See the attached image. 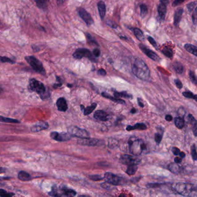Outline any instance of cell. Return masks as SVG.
<instances>
[{
  "mask_svg": "<svg viewBox=\"0 0 197 197\" xmlns=\"http://www.w3.org/2000/svg\"><path fill=\"white\" fill-rule=\"evenodd\" d=\"M120 38L122 39V40H127V38L126 37H125V36H120Z\"/></svg>",
  "mask_w": 197,
  "mask_h": 197,
  "instance_id": "cell-61",
  "label": "cell"
},
{
  "mask_svg": "<svg viewBox=\"0 0 197 197\" xmlns=\"http://www.w3.org/2000/svg\"><path fill=\"white\" fill-rule=\"evenodd\" d=\"M196 146H195V145L194 144L192 145L191 148V156H192V158H193V160L194 161H196L197 159V151H196Z\"/></svg>",
  "mask_w": 197,
  "mask_h": 197,
  "instance_id": "cell-37",
  "label": "cell"
},
{
  "mask_svg": "<svg viewBox=\"0 0 197 197\" xmlns=\"http://www.w3.org/2000/svg\"><path fill=\"white\" fill-rule=\"evenodd\" d=\"M0 122L2 123H19L20 121L14 119H10L8 117H5L1 116H0Z\"/></svg>",
  "mask_w": 197,
  "mask_h": 197,
  "instance_id": "cell-34",
  "label": "cell"
},
{
  "mask_svg": "<svg viewBox=\"0 0 197 197\" xmlns=\"http://www.w3.org/2000/svg\"><path fill=\"white\" fill-rule=\"evenodd\" d=\"M174 68L175 71L179 74L182 73V72L183 71V66L181 63L179 62H175L174 64Z\"/></svg>",
  "mask_w": 197,
  "mask_h": 197,
  "instance_id": "cell-31",
  "label": "cell"
},
{
  "mask_svg": "<svg viewBox=\"0 0 197 197\" xmlns=\"http://www.w3.org/2000/svg\"><path fill=\"white\" fill-rule=\"evenodd\" d=\"M104 179L109 184L114 185H120L123 182V178L110 172H107L104 175Z\"/></svg>",
  "mask_w": 197,
  "mask_h": 197,
  "instance_id": "cell-9",
  "label": "cell"
},
{
  "mask_svg": "<svg viewBox=\"0 0 197 197\" xmlns=\"http://www.w3.org/2000/svg\"><path fill=\"white\" fill-rule=\"evenodd\" d=\"M3 89L0 86V94H2V92H3Z\"/></svg>",
  "mask_w": 197,
  "mask_h": 197,
  "instance_id": "cell-60",
  "label": "cell"
},
{
  "mask_svg": "<svg viewBox=\"0 0 197 197\" xmlns=\"http://www.w3.org/2000/svg\"><path fill=\"white\" fill-rule=\"evenodd\" d=\"M136 112V110L135 108H132V109L131 110V113H132V114L135 113Z\"/></svg>",
  "mask_w": 197,
  "mask_h": 197,
  "instance_id": "cell-59",
  "label": "cell"
},
{
  "mask_svg": "<svg viewBox=\"0 0 197 197\" xmlns=\"http://www.w3.org/2000/svg\"><path fill=\"white\" fill-rule=\"evenodd\" d=\"M166 121H170L172 120V119H173V117H172V116L171 115H166Z\"/></svg>",
  "mask_w": 197,
  "mask_h": 197,
  "instance_id": "cell-53",
  "label": "cell"
},
{
  "mask_svg": "<svg viewBox=\"0 0 197 197\" xmlns=\"http://www.w3.org/2000/svg\"><path fill=\"white\" fill-rule=\"evenodd\" d=\"M182 161V158H180V157H177L175 158V162L176 163H178L179 164V163H180Z\"/></svg>",
  "mask_w": 197,
  "mask_h": 197,
  "instance_id": "cell-54",
  "label": "cell"
},
{
  "mask_svg": "<svg viewBox=\"0 0 197 197\" xmlns=\"http://www.w3.org/2000/svg\"><path fill=\"white\" fill-rule=\"evenodd\" d=\"M197 8L195 7V9L194 10V12H193V15H192V20H193V22L195 25L197 24Z\"/></svg>",
  "mask_w": 197,
  "mask_h": 197,
  "instance_id": "cell-44",
  "label": "cell"
},
{
  "mask_svg": "<svg viewBox=\"0 0 197 197\" xmlns=\"http://www.w3.org/2000/svg\"><path fill=\"white\" fill-rule=\"evenodd\" d=\"M140 158L136 156H130L127 154L122 155L120 157L121 162L125 165H138L140 162Z\"/></svg>",
  "mask_w": 197,
  "mask_h": 197,
  "instance_id": "cell-7",
  "label": "cell"
},
{
  "mask_svg": "<svg viewBox=\"0 0 197 197\" xmlns=\"http://www.w3.org/2000/svg\"><path fill=\"white\" fill-rule=\"evenodd\" d=\"M179 155L180 156V158H184V157H185V156H186L185 153L183 152L180 153Z\"/></svg>",
  "mask_w": 197,
  "mask_h": 197,
  "instance_id": "cell-58",
  "label": "cell"
},
{
  "mask_svg": "<svg viewBox=\"0 0 197 197\" xmlns=\"http://www.w3.org/2000/svg\"><path fill=\"white\" fill-rule=\"evenodd\" d=\"M196 5H197L196 2H191V3L188 4L187 5V9L189 10V12H191L193 11L194 9L196 7Z\"/></svg>",
  "mask_w": 197,
  "mask_h": 197,
  "instance_id": "cell-43",
  "label": "cell"
},
{
  "mask_svg": "<svg viewBox=\"0 0 197 197\" xmlns=\"http://www.w3.org/2000/svg\"><path fill=\"white\" fill-rule=\"evenodd\" d=\"M185 0H175V1L173 2L172 4V6H177L178 5L182 4V2H183Z\"/></svg>",
  "mask_w": 197,
  "mask_h": 197,
  "instance_id": "cell-50",
  "label": "cell"
},
{
  "mask_svg": "<svg viewBox=\"0 0 197 197\" xmlns=\"http://www.w3.org/2000/svg\"><path fill=\"white\" fill-rule=\"evenodd\" d=\"M58 191L60 197H61V196L74 197L76 195L75 191L72 190L71 188L65 187H63L58 188Z\"/></svg>",
  "mask_w": 197,
  "mask_h": 197,
  "instance_id": "cell-16",
  "label": "cell"
},
{
  "mask_svg": "<svg viewBox=\"0 0 197 197\" xmlns=\"http://www.w3.org/2000/svg\"><path fill=\"white\" fill-rule=\"evenodd\" d=\"M14 195H15V194H14V193H8L6 191H5V190H3V189H0V196H1V197H10L14 196Z\"/></svg>",
  "mask_w": 197,
  "mask_h": 197,
  "instance_id": "cell-38",
  "label": "cell"
},
{
  "mask_svg": "<svg viewBox=\"0 0 197 197\" xmlns=\"http://www.w3.org/2000/svg\"><path fill=\"white\" fill-rule=\"evenodd\" d=\"M146 128H147V127L144 123H136V124H135L133 126L128 125L126 128V130L127 131H131V130H146Z\"/></svg>",
  "mask_w": 197,
  "mask_h": 197,
  "instance_id": "cell-22",
  "label": "cell"
},
{
  "mask_svg": "<svg viewBox=\"0 0 197 197\" xmlns=\"http://www.w3.org/2000/svg\"><path fill=\"white\" fill-rule=\"evenodd\" d=\"M18 178L22 181H28L31 180L32 177L28 173L25 171H20L18 174Z\"/></svg>",
  "mask_w": 197,
  "mask_h": 197,
  "instance_id": "cell-23",
  "label": "cell"
},
{
  "mask_svg": "<svg viewBox=\"0 0 197 197\" xmlns=\"http://www.w3.org/2000/svg\"><path fill=\"white\" fill-rule=\"evenodd\" d=\"M78 143L82 145H85V146H98L100 143V140L97 139H94V138H84L78 141Z\"/></svg>",
  "mask_w": 197,
  "mask_h": 197,
  "instance_id": "cell-14",
  "label": "cell"
},
{
  "mask_svg": "<svg viewBox=\"0 0 197 197\" xmlns=\"http://www.w3.org/2000/svg\"><path fill=\"white\" fill-rule=\"evenodd\" d=\"M188 121L189 123L193 126L197 125V121L195 119V118L191 115H188Z\"/></svg>",
  "mask_w": 197,
  "mask_h": 197,
  "instance_id": "cell-39",
  "label": "cell"
},
{
  "mask_svg": "<svg viewBox=\"0 0 197 197\" xmlns=\"http://www.w3.org/2000/svg\"><path fill=\"white\" fill-rule=\"evenodd\" d=\"M79 14L81 18L84 20L87 26H91L94 23V20L91 15H90L85 9H81L79 10Z\"/></svg>",
  "mask_w": 197,
  "mask_h": 197,
  "instance_id": "cell-12",
  "label": "cell"
},
{
  "mask_svg": "<svg viewBox=\"0 0 197 197\" xmlns=\"http://www.w3.org/2000/svg\"><path fill=\"white\" fill-rule=\"evenodd\" d=\"M189 76H190V78L191 81L195 85H197V79H196V77H195L194 72L190 71V73H189Z\"/></svg>",
  "mask_w": 197,
  "mask_h": 197,
  "instance_id": "cell-41",
  "label": "cell"
},
{
  "mask_svg": "<svg viewBox=\"0 0 197 197\" xmlns=\"http://www.w3.org/2000/svg\"><path fill=\"white\" fill-rule=\"evenodd\" d=\"M175 124L176 127L179 129H182V128H183L184 126V120L183 118L182 117L175 118Z\"/></svg>",
  "mask_w": 197,
  "mask_h": 197,
  "instance_id": "cell-28",
  "label": "cell"
},
{
  "mask_svg": "<svg viewBox=\"0 0 197 197\" xmlns=\"http://www.w3.org/2000/svg\"><path fill=\"white\" fill-rule=\"evenodd\" d=\"M138 166L137 165H130L128 166L127 170H126V173L128 174V175H134L136 173V172L138 170Z\"/></svg>",
  "mask_w": 197,
  "mask_h": 197,
  "instance_id": "cell-30",
  "label": "cell"
},
{
  "mask_svg": "<svg viewBox=\"0 0 197 197\" xmlns=\"http://www.w3.org/2000/svg\"><path fill=\"white\" fill-rule=\"evenodd\" d=\"M98 8L100 18L102 20H103L106 14V6L103 1H99L98 3Z\"/></svg>",
  "mask_w": 197,
  "mask_h": 197,
  "instance_id": "cell-21",
  "label": "cell"
},
{
  "mask_svg": "<svg viewBox=\"0 0 197 197\" xmlns=\"http://www.w3.org/2000/svg\"><path fill=\"white\" fill-rule=\"evenodd\" d=\"M140 16L142 18H145L148 14V8L145 5H141L140 6Z\"/></svg>",
  "mask_w": 197,
  "mask_h": 197,
  "instance_id": "cell-36",
  "label": "cell"
},
{
  "mask_svg": "<svg viewBox=\"0 0 197 197\" xmlns=\"http://www.w3.org/2000/svg\"><path fill=\"white\" fill-rule=\"evenodd\" d=\"M183 95L187 98L194 99L196 101H197V95H194L193 93H191L190 91L183 92Z\"/></svg>",
  "mask_w": 197,
  "mask_h": 197,
  "instance_id": "cell-35",
  "label": "cell"
},
{
  "mask_svg": "<svg viewBox=\"0 0 197 197\" xmlns=\"http://www.w3.org/2000/svg\"><path fill=\"white\" fill-rule=\"evenodd\" d=\"M0 61L2 63H9L10 64H14L15 61L12 60L10 58L7 57H0Z\"/></svg>",
  "mask_w": 197,
  "mask_h": 197,
  "instance_id": "cell-40",
  "label": "cell"
},
{
  "mask_svg": "<svg viewBox=\"0 0 197 197\" xmlns=\"http://www.w3.org/2000/svg\"><path fill=\"white\" fill-rule=\"evenodd\" d=\"M6 171V168L0 167V174H2V173H4Z\"/></svg>",
  "mask_w": 197,
  "mask_h": 197,
  "instance_id": "cell-56",
  "label": "cell"
},
{
  "mask_svg": "<svg viewBox=\"0 0 197 197\" xmlns=\"http://www.w3.org/2000/svg\"><path fill=\"white\" fill-rule=\"evenodd\" d=\"M90 179L93 181H98L103 179V178L99 175H91L89 176Z\"/></svg>",
  "mask_w": 197,
  "mask_h": 197,
  "instance_id": "cell-42",
  "label": "cell"
},
{
  "mask_svg": "<svg viewBox=\"0 0 197 197\" xmlns=\"http://www.w3.org/2000/svg\"><path fill=\"white\" fill-rule=\"evenodd\" d=\"M162 52L167 57H169V58H172L173 57V55H174V53H173L172 50L170 49V48H168L166 46L164 47V48L162 50Z\"/></svg>",
  "mask_w": 197,
  "mask_h": 197,
  "instance_id": "cell-33",
  "label": "cell"
},
{
  "mask_svg": "<svg viewBox=\"0 0 197 197\" xmlns=\"http://www.w3.org/2000/svg\"><path fill=\"white\" fill-rule=\"evenodd\" d=\"M25 59L27 61V63H28L31 65V67L34 69V71H36V72L40 73L41 75H45L46 74L45 68H44L42 63H41L39 60H38L33 56H27L25 57Z\"/></svg>",
  "mask_w": 197,
  "mask_h": 197,
  "instance_id": "cell-5",
  "label": "cell"
},
{
  "mask_svg": "<svg viewBox=\"0 0 197 197\" xmlns=\"http://www.w3.org/2000/svg\"><path fill=\"white\" fill-rule=\"evenodd\" d=\"M172 153H174V154L175 155V156H178L179 153H180V149H179L178 148H176V147L172 148Z\"/></svg>",
  "mask_w": 197,
  "mask_h": 197,
  "instance_id": "cell-49",
  "label": "cell"
},
{
  "mask_svg": "<svg viewBox=\"0 0 197 197\" xmlns=\"http://www.w3.org/2000/svg\"><path fill=\"white\" fill-rule=\"evenodd\" d=\"M128 146L130 152L135 156L141 155L148 150L146 144L142 139L131 138L128 141Z\"/></svg>",
  "mask_w": 197,
  "mask_h": 197,
  "instance_id": "cell-3",
  "label": "cell"
},
{
  "mask_svg": "<svg viewBox=\"0 0 197 197\" xmlns=\"http://www.w3.org/2000/svg\"><path fill=\"white\" fill-rule=\"evenodd\" d=\"M168 4V0H161L158 6V13L160 19L164 20L166 12V5Z\"/></svg>",
  "mask_w": 197,
  "mask_h": 197,
  "instance_id": "cell-11",
  "label": "cell"
},
{
  "mask_svg": "<svg viewBox=\"0 0 197 197\" xmlns=\"http://www.w3.org/2000/svg\"><path fill=\"white\" fill-rule=\"evenodd\" d=\"M68 131L72 136H75L81 139L90 138L89 133L86 130L82 129L78 127H71L68 128Z\"/></svg>",
  "mask_w": 197,
  "mask_h": 197,
  "instance_id": "cell-6",
  "label": "cell"
},
{
  "mask_svg": "<svg viewBox=\"0 0 197 197\" xmlns=\"http://www.w3.org/2000/svg\"><path fill=\"white\" fill-rule=\"evenodd\" d=\"M64 1H65V0H57V3L58 5H60L63 4Z\"/></svg>",
  "mask_w": 197,
  "mask_h": 197,
  "instance_id": "cell-57",
  "label": "cell"
},
{
  "mask_svg": "<svg viewBox=\"0 0 197 197\" xmlns=\"http://www.w3.org/2000/svg\"><path fill=\"white\" fill-rule=\"evenodd\" d=\"M183 9L182 8L178 9L175 11L174 14V25L176 26H178L179 23L181 20L182 14H183Z\"/></svg>",
  "mask_w": 197,
  "mask_h": 197,
  "instance_id": "cell-20",
  "label": "cell"
},
{
  "mask_svg": "<svg viewBox=\"0 0 197 197\" xmlns=\"http://www.w3.org/2000/svg\"><path fill=\"white\" fill-rule=\"evenodd\" d=\"M148 40L149 41V42H150L156 49H157V44H156V40H154L153 38L152 37L149 36L148 38Z\"/></svg>",
  "mask_w": 197,
  "mask_h": 197,
  "instance_id": "cell-47",
  "label": "cell"
},
{
  "mask_svg": "<svg viewBox=\"0 0 197 197\" xmlns=\"http://www.w3.org/2000/svg\"><path fill=\"white\" fill-rule=\"evenodd\" d=\"M175 85L177 86V87L178 89H182L183 87V85L182 83V82H180L179 79H175Z\"/></svg>",
  "mask_w": 197,
  "mask_h": 197,
  "instance_id": "cell-48",
  "label": "cell"
},
{
  "mask_svg": "<svg viewBox=\"0 0 197 197\" xmlns=\"http://www.w3.org/2000/svg\"><path fill=\"white\" fill-rule=\"evenodd\" d=\"M37 6L40 9L45 10L47 8L49 0H34Z\"/></svg>",
  "mask_w": 197,
  "mask_h": 197,
  "instance_id": "cell-25",
  "label": "cell"
},
{
  "mask_svg": "<svg viewBox=\"0 0 197 197\" xmlns=\"http://www.w3.org/2000/svg\"><path fill=\"white\" fill-rule=\"evenodd\" d=\"M29 87L32 91L39 94L42 99H45L49 97V93L46 91L45 86L40 81H37L35 79H30Z\"/></svg>",
  "mask_w": 197,
  "mask_h": 197,
  "instance_id": "cell-4",
  "label": "cell"
},
{
  "mask_svg": "<svg viewBox=\"0 0 197 197\" xmlns=\"http://www.w3.org/2000/svg\"><path fill=\"white\" fill-rule=\"evenodd\" d=\"M114 97L118 98V97H124L125 98H132V96L131 94H128L126 91H122V92H116L115 91L114 93Z\"/></svg>",
  "mask_w": 197,
  "mask_h": 197,
  "instance_id": "cell-29",
  "label": "cell"
},
{
  "mask_svg": "<svg viewBox=\"0 0 197 197\" xmlns=\"http://www.w3.org/2000/svg\"><path fill=\"white\" fill-rule=\"evenodd\" d=\"M102 95L103 97H105L106 98L112 100V101H114L117 103H120V104H125V102L124 100H123L121 99L117 98L115 97H113L112 96H111L109 94H107V93L103 92L102 93Z\"/></svg>",
  "mask_w": 197,
  "mask_h": 197,
  "instance_id": "cell-24",
  "label": "cell"
},
{
  "mask_svg": "<svg viewBox=\"0 0 197 197\" xmlns=\"http://www.w3.org/2000/svg\"><path fill=\"white\" fill-rule=\"evenodd\" d=\"M139 48L142 50L144 53L147 55L149 58H151L153 60L155 61H158L160 60V58L157 54L153 52L152 50L148 49L145 46H144L142 44H140L139 45Z\"/></svg>",
  "mask_w": 197,
  "mask_h": 197,
  "instance_id": "cell-13",
  "label": "cell"
},
{
  "mask_svg": "<svg viewBox=\"0 0 197 197\" xmlns=\"http://www.w3.org/2000/svg\"><path fill=\"white\" fill-rule=\"evenodd\" d=\"M132 72L135 76L143 81H148L150 78V70L143 60L137 58L132 64Z\"/></svg>",
  "mask_w": 197,
  "mask_h": 197,
  "instance_id": "cell-1",
  "label": "cell"
},
{
  "mask_svg": "<svg viewBox=\"0 0 197 197\" xmlns=\"http://www.w3.org/2000/svg\"><path fill=\"white\" fill-rule=\"evenodd\" d=\"M73 57L76 59H81L83 57H87L90 60H94V58L92 56V54L91 53L89 50L83 48H80L76 50L75 53L73 54Z\"/></svg>",
  "mask_w": 197,
  "mask_h": 197,
  "instance_id": "cell-8",
  "label": "cell"
},
{
  "mask_svg": "<svg viewBox=\"0 0 197 197\" xmlns=\"http://www.w3.org/2000/svg\"><path fill=\"white\" fill-rule=\"evenodd\" d=\"M184 48L189 53L193 54L195 56H197V48L195 46L187 44L184 45Z\"/></svg>",
  "mask_w": 197,
  "mask_h": 197,
  "instance_id": "cell-26",
  "label": "cell"
},
{
  "mask_svg": "<svg viewBox=\"0 0 197 197\" xmlns=\"http://www.w3.org/2000/svg\"><path fill=\"white\" fill-rule=\"evenodd\" d=\"M81 109H82V110H83V109H85V107H84V106L83 105H81Z\"/></svg>",
  "mask_w": 197,
  "mask_h": 197,
  "instance_id": "cell-62",
  "label": "cell"
},
{
  "mask_svg": "<svg viewBox=\"0 0 197 197\" xmlns=\"http://www.w3.org/2000/svg\"><path fill=\"white\" fill-rule=\"evenodd\" d=\"M50 135L51 138L59 142L67 141L71 139L72 137L71 135L69 133H66V132L59 133L57 132H52L50 133Z\"/></svg>",
  "mask_w": 197,
  "mask_h": 197,
  "instance_id": "cell-10",
  "label": "cell"
},
{
  "mask_svg": "<svg viewBox=\"0 0 197 197\" xmlns=\"http://www.w3.org/2000/svg\"><path fill=\"white\" fill-rule=\"evenodd\" d=\"M98 74L101 76H105L107 75V72L103 69H100L98 71Z\"/></svg>",
  "mask_w": 197,
  "mask_h": 197,
  "instance_id": "cell-51",
  "label": "cell"
},
{
  "mask_svg": "<svg viewBox=\"0 0 197 197\" xmlns=\"http://www.w3.org/2000/svg\"><path fill=\"white\" fill-rule=\"evenodd\" d=\"M138 105H139V106L140 107H144V105H143V103L142 102V101H141L139 98H138Z\"/></svg>",
  "mask_w": 197,
  "mask_h": 197,
  "instance_id": "cell-55",
  "label": "cell"
},
{
  "mask_svg": "<svg viewBox=\"0 0 197 197\" xmlns=\"http://www.w3.org/2000/svg\"><path fill=\"white\" fill-rule=\"evenodd\" d=\"M56 105L59 111L65 112L68 109V105L65 99L64 98H60L56 102Z\"/></svg>",
  "mask_w": 197,
  "mask_h": 197,
  "instance_id": "cell-18",
  "label": "cell"
},
{
  "mask_svg": "<svg viewBox=\"0 0 197 197\" xmlns=\"http://www.w3.org/2000/svg\"><path fill=\"white\" fill-rule=\"evenodd\" d=\"M173 188L175 191L186 197H196L197 189L191 184L177 183L174 184Z\"/></svg>",
  "mask_w": 197,
  "mask_h": 197,
  "instance_id": "cell-2",
  "label": "cell"
},
{
  "mask_svg": "<svg viewBox=\"0 0 197 197\" xmlns=\"http://www.w3.org/2000/svg\"><path fill=\"white\" fill-rule=\"evenodd\" d=\"M49 124L47 122L45 121H39L36 123V124L32 125L31 127V131L32 132H39L42 130H46L48 128Z\"/></svg>",
  "mask_w": 197,
  "mask_h": 197,
  "instance_id": "cell-15",
  "label": "cell"
},
{
  "mask_svg": "<svg viewBox=\"0 0 197 197\" xmlns=\"http://www.w3.org/2000/svg\"><path fill=\"white\" fill-rule=\"evenodd\" d=\"M94 118L98 120L107 121L109 120V115L103 111H97L94 115Z\"/></svg>",
  "mask_w": 197,
  "mask_h": 197,
  "instance_id": "cell-17",
  "label": "cell"
},
{
  "mask_svg": "<svg viewBox=\"0 0 197 197\" xmlns=\"http://www.w3.org/2000/svg\"><path fill=\"white\" fill-rule=\"evenodd\" d=\"M100 54H101V52L98 49H95L94 50L93 54L95 57H99L100 56Z\"/></svg>",
  "mask_w": 197,
  "mask_h": 197,
  "instance_id": "cell-52",
  "label": "cell"
},
{
  "mask_svg": "<svg viewBox=\"0 0 197 197\" xmlns=\"http://www.w3.org/2000/svg\"><path fill=\"white\" fill-rule=\"evenodd\" d=\"M107 24L109 27H112V28H116L117 27L116 23L113 22L112 20H107Z\"/></svg>",
  "mask_w": 197,
  "mask_h": 197,
  "instance_id": "cell-46",
  "label": "cell"
},
{
  "mask_svg": "<svg viewBox=\"0 0 197 197\" xmlns=\"http://www.w3.org/2000/svg\"><path fill=\"white\" fill-rule=\"evenodd\" d=\"M155 141L156 142V143L159 144L161 143V140L162 139V135L160 133H156L155 134Z\"/></svg>",
  "mask_w": 197,
  "mask_h": 197,
  "instance_id": "cell-45",
  "label": "cell"
},
{
  "mask_svg": "<svg viewBox=\"0 0 197 197\" xmlns=\"http://www.w3.org/2000/svg\"><path fill=\"white\" fill-rule=\"evenodd\" d=\"M133 31L134 33L135 36H136V38L140 40V41H143L145 40V37L143 35V32L142 31L138 28H135L133 29Z\"/></svg>",
  "mask_w": 197,
  "mask_h": 197,
  "instance_id": "cell-27",
  "label": "cell"
},
{
  "mask_svg": "<svg viewBox=\"0 0 197 197\" xmlns=\"http://www.w3.org/2000/svg\"><path fill=\"white\" fill-rule=\"evenodd\" d=\"M96 107H97V103H92L90 106L87 107L84 109V115H85V116H86V115H89L91 113L93 112V111H94Z\"/></svg>",
  "mask_w": 197,
  "mask_h": 197,
  "instance_id": "cell-32",
  "label": "cell"
},
{
  "mask_svg": "<svg viewBox=\"0 0 197 197\" xmlns=\"http://www.w3.org/2000/svg\"><path fill=\"white\" fill-rule=\"evenodd\" d=\"M168 169L170 172L173 174H179L182 172V167L180 166H179L178 163H171L168 166Z\"/></svg>",
  "mask_w": 197,
  "mask_h": 197,
  "instance_id": "cell-19",
  "label": "cell"
}]
</instances>
